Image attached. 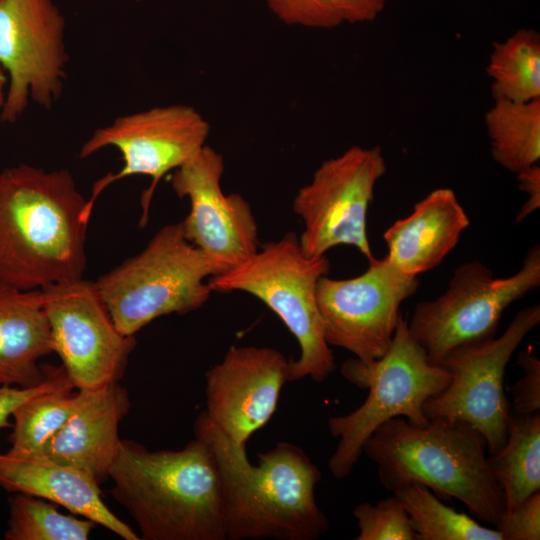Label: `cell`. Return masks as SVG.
<instances>
[{"mask_svg":"<svg viewBox=\"0 0 540 540\" xmlns=\"http://www.w3.org/2000/svg\"><path fill=\"white\" fill-rule=\"evenodd\" d=\"M214 275L209 259L186 239L178 222L160 228L140 253L94 283L116 328L131 336L163 315L202 307Z\"/></svg>","mask_w":540,"mask_h":540,"instance_id":"7","label":"cell"},{"mask_svg":"<svg viewBox=\"0 0 540 540\" xmlns=\"http://www.w3.org/2000/svg\"><path fill=\"white\" fill-rule=\"evenodd\" d=\"M506 512L540 491V412L512 413L502 448L487 457Z\"/></svg>","mask_w":540,"mask_h":540,"instance_id":"21","label":"cell"},{"mask_svg":"<svg viewBox=\"0 0 540 540\" xmlns=\"http://www.w3.org/2000/svg\"><path fill=\"white\" fill-rule=\"evenodd\" d=\"M419 286L417 276L402 273L386 258L369 262L349 279L322 276L316 299L328 345L343 348L362 361L388 350L400 318V306Z\"/></svg>","mask_w":540,"mask_h":540,"instance_id":"14","label":"cell"},{"mask_svg":"<svg viewBox=\"0 0 540 540\" xmlns=\"http://www.w3.org/2000/svg\"><path fill=\"white\" fill-rule=\"evenodd\" d=\"M517 363L523 368V375L511 388L512 413L519 415L540 412V359L527 348L518 355Z\"/></svg>","mask_w":540,"mask_h":540,"instance_id":"29","label":"cell"},{"mask_svg":"<svg viewBox=\"0 0 540 540\" xmlns=\"http://www.w3.org/2000/svg\"><path fill=\"white\" fill-rule=\"evenodd\" d=\"M68 169L19 164L0 172V286L19 290L83 278L90 216Z\"/></svg>","mask_w":540,"mask_h":540,"instance_id":"1","label":"cell"},{"mask_svg":"<svg viewBox=\"0 0 540 540\" xmlns=\"http://www.w3.org/2000/svg\"><path fill=\"white\" fill-rule=\"evenodd\" d=\"M221 153L205 145L174 170L171 187L187 198L190 211L181 222L183 233L211 262L215 275L238 266L258 250V226L249 202L240 194H225Z\"/></svg>","mask_w":540,"mask_h":540,"instance_id":"15","label":"cell"},{"mask_svg":"<svg viewBox=\"0 0 540 540\" xmlns=\"http://www.w3.org/2000/svg\"><path fill=\"white\" fill-rule=\"evenodd\" d=\"M486 450L476 428L442 417L429 419L423 426L393 418L363 446L387 490L420 483L441 497L458 499L479 520L495 528L506 507L503 492L490 472Z\"/></svg>","mask_w":540,"mask_h":540,"instance_id":"4","label":"cell"},{"mask_svg":"<svg viewBox=\"0 0 540 540\" xmlns=\"http://www.w3.org/2000/svg\"><path fill=\"white\" fill-rule=\"evenodd\" d=\"M0 487L8 492L26 493L61 505L125 540L140 539L105 505L99 482L92 475L44 454L0 452Z\"/></svg>","mask_w":540,"mask_h":540,"instance_id":"18","label":"cell"},{"mask_svg":"<svg viewBox=\"0 0 540 540\" xmlns=\"http://www.w3.org/2000/svg\"><path fill=\"white\" fill-rule=\"evenodd\" d=\"M40 290L53 352L73 387L90 389L119 382L136 339L116 328L94 281L80 278Z\"/></svg>","mask_w":540,"mask_h":540,"instance_id":"13","label":"cell"},{"mask_svg":"<svg viewBox=\"0 0 540 540\" xmlns=\"http://www.w3.org/2000/svg\"><path fill=\"white\" fill-rule=\"evenodd\" d=\"M283 23L316 29H332L343 22L329 0H266Z\"/></svg>","mask_w":540,"mask_h":540,"instance_id":"28","label":"cell"},{"mask_svg":"<svg viewBox=\"0 0 540 540\" xmlns=\"http://www.w3.org/2000/svg\"><path fill=\"white\" fill-rule=\"evenodd\" d=\"M386 172L379 147L351 146L325 160L293 199L303 221L299 238L308 257L326 255L333 247H355L368 262L375 259L367 235V214L378 180Z\"/></svg>","mask_w":540,"mask_h":540,"instance_id":"9","label":"cell"},{"mask_svg":"<svg viewBox=\"0 0 540 540\" xmlns=\"http://www.w3.org/2000/svg\"><path fill=\"white\" fill-rule=\"evenodd\" d=\"M65 21L52 0H0V63L9 78L0 120L15 123L29 101L59 100L69 56Z\"/></svg>","mask_w":540,"mask_h":540,"instance_id":"12","label":"cell"},{"mask_svg":"<svg viewBox=\"0 0 540 540\" xmlns=\"http://www.w3.org/2000/svg\"><path fill=\"white\" fill-rule=\"evenodd\" d=\"M43 367L47 374V380L38 386L29 388L0 386V428L10 426L9 418L22 402L54 385L59 367L51 365H43Z\"/></svg>","mask_w":540,"mask_h":540,"instance_id":"31","label":"cell"},{"mask_svg":"<svg viewBox=\"0 0 540 540\" xmlns=\"http://www.w3.org/2000/svg\"><path fill=\"white\" fill-rule=\"evenodd\" d=\"M540 323V306L521 309L499 337L458 348L439 365L451 374L448 386L423 407L427 419L462 421L483 436L489 455L507 438L512 415L504 390L507 364L524 338Z\"/></svg>","mask_w":540,"mask_h":540,"instance_id":"10","label":"cell"},{"mask_svg":"<svg viewBox=\"0 0 540 540\" xmlns=\"http://www.w3.org/2000/svg\"><path fill=\"white\" fill-rule=\"evenodd\" d=\"M353 515L359 528L357 540H417L409 516L394 494L376 504H358Z\"/></svg>","mask_w":540,"mask_h":540,"instance_id":"27","label":"cell"},{"mask_svg":"<svg viewBox=\"0 0 540 540\" xmlns=\"http://www.w3.org/2000/svg\"><path fill=\"white\" fill-rule=\"evenodd\" d=\"M77 390L73 413L47 442L42 454L77 467L101 482L108 478L118 453V427L130 409L129 395L118 382Z\"/></svg>","mask_w":540,"mask_h":540,"instance_id":"17","label":"cell"},{"mask_svg":"<svg viewBox=\"0 0 540 540\" xmlns=\"http://www.w3.org/2000/svg\"><path fill=\"white\" fill-rule=\"evenodd\" d=\"M194 434L209 446L218 467L226 539L314 540L327 532L315 498L321 472L302 448L279 442L254 464L246 446L227 437L204 411Z\"/></svg>","mask_w":540,"mask_h":540,"instance_id":"2","label":"cell"},{"mask_svg":"<svg viewBox=\"0 0 540 540\" xmlns=\"http://www.w3.org/2000/svg\"><path fill=\"white\" fill-rule=\"evenodd\" d=\"M516 176L519 189L528 195L516 216V222L521 223L540 207V166L532 165L516 173Z\"/></svg>","mask_w":540,"mask_h":540,"instance_id":"33","label":"cell"},{"mask_svg":"<svg viewBox=\"0 0 540 540\" xmlns=\"http://www.w3.org/2000/svg\"><path fill=\"white\" fill-rule=\"evenodd\" d=\"M392 493L403 504L417 540H503L496 528L483 526L444 504L420 483L405 484Z\"/></svg>","mask_w":540,"mask_h":540,"instance_id":"25","label":"cell"},{"mask_svg":"<svg viewBox=\"0 0 540 540\" xmlns=\"http://www.w3.org/2000/svg\"><path fill=\"white\" fill-rule=\"evenodd\" d=\"M209 134L206 118L186 104L156 106L122 115L96 129L81 146L79 156L87 158L103 148L115 147L124 164L119 172L108 173L94 184L87 210L92 213L98 196L113 182L133 175L149 176L151 184L141 197L140 225L144 226L162 177L196 155L206 145Z\"/></svg>","mask_w":540,"mask_h":540,"instance_id":"11","label":"cell"},{"mask_svg":"<svg viewBox=\"0 0 540 540\" xmlns=\"http://www.w3.org/2000/svg\"><path fill=\"white\" fill-rule=\"evenodd\" d=\"M342 22L350 24L375 20L385 9L388 0H329Z\"/></svg>","mask_w":540,"mask_h":540,"instance_id":"32","label":"cell"},{"mask_svg":"<svg viewBox=\"0 0 540 540\" xmlns=\"http://www.w3.org/2000/svg\"><path fill=\"white\" fill-rule=\"evenodd\" d=\"M52 352L41 290L0 286V386L44 383L47 374L38 361Z\"/></svg>","mask_w":540,"mask_h":540,"instance_id":"20","label":"cell"},{"mask_svg":"<svg viewBox=\"0 0 540 540\" xmlns=\"http://www.w3.org/2000/svg\"><path fill=\"white\" fill-rule=\"evenodd\" d=\"M7 72L6 70L4 69V67L2 66V64L0 63V109H2L4 103H5V99H6V92H5V87L8 83V76H7Z\"/></svg>","mask_w":540,"mask_h":540,"instance_id":"34","label":"cell"},{"mask_svg":"<svg viewBox=\"0 0 540 540\" xmlns=\"http://www.w3.org/2000/svg\"><path fill=\"white\" fill-rule=\"evenodd\" d=\"M6 540H87L97 524L60 513L54 503L17 492L9 499Z\"/></svg>","mask_w":540,"mask_h":540,"instance_id":"26","label":"cell"},{"mask_svg":"<svg viewBox=\"0 0 540 540\" xmlns=\"http://www.w3.org/2000/svg\"><path fill=\"white\" fill-rule=\"evenodd\" d=\"M289 365L274 348L230 347L205 374L204 413L232 441L246 446L272 418L289 381Z\"/></svg>","mask_w":540,"mask_h":540,"instance_id":"16","label":"cell"},{"mask_svg":"<svg viewBox=\"0 0 540 540\" xmlns=\"http://www.w3.org/2000/svg\"><path fill=\"white\" fill-rule=\"evenodd\" d=\"M329 269L326 255L308 257L297 235L289 232L231 270L210 277L208 284L212 292H246L266 304L300 347L299 357L290 361L289 381L309 377L321 383L335 369L316 299L318 281Z\"/></svg>","mask_w":540,"mask_h":540,"instance_id":"6","label":"cell"},{"mask_svg":"<svg viewBox=\"0 0 540 540\" xmlns=\"http://www.w3.org/2000/svg\"><path fill=\"white\" fill-rule=\"evenodd\" d=\"M495 528L503 540H539L540 491L505 512Z\"/></svg>","mask_w":540,"mask_h":540,"instance_id":"30","label":"cell"},{"mask_svg":"<svg viewBox=\"0 0 540 540\" xmlns=\"http://www.w3.org/2000/svg\"><path fill=\"white\" fill-rule=\"evenodd\" d=\"M61 365L56 382L22 402L13 412L8 451L42 454L47 442L62 428L76 406V393Z\"/></svg>","mask_w":540,"mask_h":540,"instance_id":"24","label":"cell"},{"mask_svg":"<svg viewBox=\"0 0 540 540\" xmlns=\"http://www.w3.org/2000/svg\"><path fill=\"white\" fill-rule=\"evenodd\" d=\"M496 99L528 102L540 99V35L522 28L493 44L486 67Z\"/></svg>","mask_w":540,"mask_h":540,"instance_id":"23","label":"cell"},{"mask_svg":"<svg viewBox=\"0 0 540 540\" xmlns=\"http://www.w3.org/2000/svg\"><path fill=\"white\" fill-rule=\"evenodd\" d=\"M539 285V245L529 248L521 268L508 277L495 278L480 261L465 262L442 295L415 306L409 332L428 360L440 364L458 348L495 337L504 311Z\"/></svg>","mask_w":540,"mask_h":540,"instance_id":"8","label":"cell"},{"mask_svg":"<svg viewBox=\"0 0 540 540\" xmlns=\"http://www.w3.org/2000/svg\"><path fill=\"white\" fill-rule=\"evenodd\" d=\"M469 225L454 191L435 189L415 204L409 216L387 228L385 258L402 273L418 276L441 264Z\"/></svg>","mask_w":540,"mask_h":540,"instance_id":"19","label":"cell"},{"mask_svg":"<svg viewBox=\"0 0 540 540\" xmlns=\"http://www.w3.org/2000/svg\"><path fill=\"white\" fill-rule=\"evenodd\" d=\"M493 159L512 172L540 160V99L528 102L494 100L485 115Z\"/></svg>","mask_w":540,"mask_h":540,"instance_id":"22","label":"cell"},{"mask_svg":"<svg viewBox=\"0 0 540 540\" xmlns=\"http://www.w3.org/2000/svg\"><path fill=\"white\" fill-rule=\"evenodd\" d=\"M341 374L350 383L367 389L368 396L351 413L327 421L330 434L339 440L328 461L336 479L353 471L365 442L385 422L402 417L414 425H426L429 419L423 411L425 402L442 392L451 380L445 367L428 360L402 315L382 357L370 361L348 359L341 366Z\"/></svg>","mask_w":540,"mask_h":540,"instance_id":"5","label":"cell"},{"mask_svg":"<svg viewBox=\"0 0 540 540\" xmlns=\"http://www.w3.org/2000/svg\"><path fill=\"white\" fill-rule=\"evenodd\" d=\"M108 477L113 498L136 522L140 539H226L220 475L201 439L157 451L121 439Z\"/></svg>","mask_w":540,"mask_h":540,"instance_id":"3","label":"cell"}]
</instances>
